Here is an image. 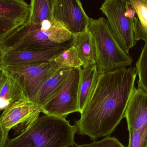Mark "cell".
<instances>
[{"instance_id": "cell-1", "label": "cell", "mask_w": 147, "mask_h": 147, "mask_svg": "<svg viewBox=\"0 0 147 147\" xmlns=\"http://www.w3.org/2000/svg\"><path fill=\"white\" fill-rule=\"evenodd\" d=\"M136 76L132 67L100 74L80 118L75 121L76 133L92 140L110 136L124 117Z\"/></svg>"}, {"instance_id": "cell-2", "label": "cell", "mask_w": 147, "mask_h": 147, "mask_svg": "<svg viewBox=\"0 0 147 147\" xmlns=\"http://www.w3.org/2000/svg\"><path fill=\"white\" fill-rule=\"evenodd\" d=\"M72 35L54 20L26 23L0 43L4 51L49 49L72 45Z\"/></svg>"}, {"instance_id": "cell-3", "label": "cell", "mask_w": 147, "mask_h": 147, "mask_svg": "<svg viewBox=\"0 0 147 147\" xmlns=\"http://www.w3.org/2000/svg\"><path fill=\"white\" fill-rule=\"evenodd\" d=\"M76 133L65 117L45 114L21 134L8 139L4 147H73Z\"/></svg>"}, {"instance_id": "cell-4", "label": "cell", "mask_w": 147, "mask_h": 147, "mask_svg": "<svg viewBox=\"0 0 147 147\" xmlns=\"http://www.w3.org/2000/svg\"><path fill=\"white\" fill-rule=\"evenodd\" d=\"M88 29L92 35L96 53V66L99 74L131 65L133 60L120 45L107 19L90 18Z\"/></svg>"}, {"instance_id": "cell-5", "label": "cell", "mask_w": 147, "mask_h": 147, "mask_svg": "<svg viewBox=\"0 0 147 147\" xmlns=\"http://www.w3.org/2000/svg\"><path fill=\"white\" fill-rule=\"evenodd\" d=\"M62 66L53 60L4 66L7 76L21 87L26 99L37 104L40 91L47 79Z\"/></svg>"}, {"instance_id": "cell-6", "label": "cell", "mask_w": 147, "mask_h": 147, "mask_svg": "<svg viewBox=\"0 0 147 147\" xmlns=\"http://www.w3.org/2000/svg\"><path fill=\"white\" fill-rule=\"evenodd\" d=\"M100 9L107 17L111 29L122 49L129 54L137 41L132 21L125 14V0H106Z\"/></svg>"}, {"instance_id": "cell-7", "label": "cell", "mask_w": 147, "mask_h": 147, "mask_svg": "<svg viewBox=\"0 0 147 147\" xmlns=\"http://www.w3.org/2000/svg\"><path fill=\"white\" fill-rule=\"evenodd\" d=\"M80 69L73 68L59 90L42 107L45 114L66 117L79 112L78 85Z\"/></svg>"}, {"instance_id": "cell-8", "label": "cell", "mask_w": 147, "mask_h": 147, "mask_svg": "<svg viewBox=\"0 0 147 147\" xmlns=\"http://www.w3.org/2000/svg\"><path fill=\"white\" fill-rule=\"evenodd\" d=\"M42 113V107L27 100L21 99L3 110L1 114L2 126L7 134L13 129L15 135L26 131Z\"/></svg>"}, {"instance_id": "cell-9", "label": "cell", "mask_w": 147, "mask_h": 147, "mask_svg": "<svg viewBox=\"0 0 147 147\" xmlns=\"http://www.w3.org/2000/svg\"><path fill=\"white\" fill-rule=\"evenodd\" d=\"M53 16L72 35L88 29L90 18L79 0H54Z\"/></svg>"}, {"instance_id": "cell-10", "label": "cell", "mask_w": 147, "mask_h": 147, "mask_svg": "<svg viewBox=\"0 0 147 147\" xmlns=\"http://www.w3.org/2000/svg\"><path fill=\"white\" fill-rule=\"evenodd\" d=\"M30 10L23 0H0V43L27 23Z\"/></svg>"}, {"instance_id": "cell-11", "label": "cell", "mask_w": 147, "mask_h": 147, "mask_svg": "<svg viewBox=\"0 0 147 147\" xmlns=\"http://www.w3.org/2000/svg\"><path fill=\"white\" fill-rule=\"evenodd\" d=\"M71 46H63L49 49L4 51V66L20 65L53 60Z\"/></svg>"}, {"instance_id": "cell-12", "label": "cell", "mask_w": 147, "mask_h": 147, "mask_svg": "<svg viewBox=\"0 0 147 147\" xmlns=\"http://www.w3.org/2000/svg\"><path fill=\"white\" fill-rule=\"evenodd\" d=\"M128 129L137 130L147 125V95L135 88L129 99L124 114Z\"/></svg>"}, {"instance_id": "cell-13", "label": "cell", "mask_w": 147, "mask_h": 147, "mask_svg": "<svg viewBox=\"0 0 147 147\" xmlns=\"http://www.w3.org/2000/svg\"><path fill=\"white\" fill-rule=\"evenodd\" d=\"M126 14L132 21L136 40L147 45V0L127 1Z\"/></svg>"}, {"instance_id": "cell-14", "label": "cell", "mask_w": 147, "mask_h": 147, "mask_svg": "<svg viewBox=\"0 0 147 147\" xmlns=\"http://www.w3.org/2000/svg\"><path fill=\"white\" fill-rule=\"evenodd\" d=\"M71 46L77 50L78 55L83 63V69L96 65L95 42L88 29L83 33L72 35Z\"/></svg>"}, {"instance_id": "cell-15", "label": "cell", "mask_w": 147, "mask_h": 147, "mask_svg": "<svg viewBox=\"0 0 147 147\" xmlns=\"http://www.w3.org/2000/svg\"><path fill=\"white\" fill-rule=\"evenodd\" d=\"M99 75L96 65L80 69L78 85V107L80 114L94 91Z\"/></svg>"}, {"instance_id": "cell-16", "label": "cell", "mask_w": 147, "mask_h": 147, "mask_svg": "<svg viewBox=\"0 0 147 147\" xmlns=\"http://www.w3.org/2000/svg\"><path fill=\"white\" fill-rule=\"evenodd\" d=\"M72 69L69 67L62 66L47 80L38 96L37 105L42 107L59 90Z\"/></svg>"}, {"instance_id": "cell-17", "label": "cell", "mask_w": 147, "mask_h": 147, "mask_svg": "<svg viewBox=\"0 0 147 147\" xmlns=\"http://www.w3.org/2000/svg\"><path fill=\"white\" fill-rule=\"evenodd\" d=\"M26 99L22 89L12 78L7 76L0 88V111L21 99Z\"/></svg>"}, {"instance_id": "cell-18", "label": "cell", "mask_w": 147, "mask_h": 147, "mask_svg": "<svg viewBox=\"0 0 147 147\" xmlns=\"http://www.w3.org/2000/svg\"><path fill=\"white\" fill-rule=\"evenodd\" d=\"M54 0H32L28 22L40 23L53 20V12Z\"/></svg>"}, {"instance_id": "cell-19", "label": "cell", "mask_w": 147, "mask_h": 147, "mask_svg": "<svg viewBox=\"0 0 147 147\" xmlns=\"http://www.w3.org/2000/svg\"><path fill=\"white\" fill-rule=\"evenodd\" d=\"M53 60L62 66L72 68L81 69L83 66V63L78 55L77 50L72 46L64 51Z\"/></svg>"}, {"instance_id": "cell-20", "label": "cell", "mask_w": 147, "mask_h": 147, "mask_svg": "<svg viewBox=\"0 0 147 147\" xmlns=\"http://www.w3.org/2000/svg\"><path fill=\"white\" fill-rule=\"evenodd\" d=\"M136 74L139 77L138 88L147 95V45L142 48L141 53L136 62Z\"/></svg>"}, {"instance_id": "cell-21", "label": "cell", "mask_w": 147, "mask_h": 147, "mask_svg": "<svg viewBox=\"0 0 147 147\" xmlns=\"http://www.w3.org/2000/svg\"><path fill=\"white\" fill-rule=\"evenodd\" d=\"M127 147H147V125L137 130H129Z\"/></svg>"}, {"instance_id": "cell-22", "label": "cell", "mask_w": 147, "mask_h": 147, "mask_svg": "<svg viewBox=\"0 0 147 147\" xmlns=\"http://www.w3.org/2000/svg\"><path fill=\"white\" fill-rule=\"evenodd\" d=\"M72 147H126L123 146L117 138L110 136L105 137L101 140L93 142L84 145L75 144Z\"/></svg>"}, {"instance_id": "cell-23", "label": "cell", "mask_w": 147, "mask_h": 147, "mask_svg": "<svg viewBox=\"0 0 147 147\" xmlns=\"http://www.w3.org/2000/svg\"><path fill=\"white\" fill-rule=\"evenodd\" d=\"M4 54V50L0 45V88L2 86L7 77V75L4 70L3 64Z\"/></svg>"}, {"instance_id": "cell-24", "label": "cell", "mask_w": 147, "mask_h": 147, "mask_svg": "<svg viewBox=\"0 0 147 147\" xmlns=\"http://www.w3.org/2000/svg\"><path fill=\"white\" fill-rule=\"evenodd\" d=\"M1 116L0 114V147H4L8 138L1 124Z\"/></svg>"}, {"instance_id": "cell-25", "label": "cell", "mask_w": 147, "mask_h": 147, "mask_svg": "<svg viewBox=\"0 0 147 147\" xmlns=\"http://www.w3.org/2000/svg\"></svg>"}]
</instances>
